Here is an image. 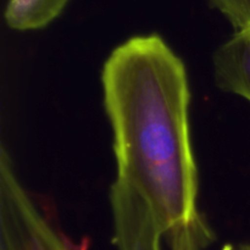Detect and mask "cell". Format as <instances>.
I'll list each match as a JSON object with an SVG mask.
<instances>
[{
    "label": "cell",
    "instance_id": "obj_1",
    "mask_svg": "<svg viewBox=\"0 0 250 250\" xmlns=\"http://www.w3.org/2000/svg\"><path fill=\"white\" fill-rule=\"evenodd\" d=\"M102 85L116 179L149 203L170 250H205L215 235L198 210L182 59L158 34L134 36L111 51Z\"/></svg>",
    "mask_w": 250,
    "mask_h": 250
},
{
    "label": "cell",
    "instance_id": "obj_2",
    "mask_svg": "<svg viewBox=\"0 0 250 250\" xmlns=\"http://www.w3.org/2000/svg\"><path fill=\"white\" fill-rule=\"evenodd\" d=\"M0 250H80L49 223L0 151Z\"/></svg>",
    "mask_w": 250,
    "mask_h": 250
},
{
    "label": "cell",
    "instance_id": "obj_3",
    "mask_svg": "<svg viewBox=\"0 0 250 250\" xmlns=\"http://www.w3.org/2000/svg\"><path fill=\"white\" fill-rule=\"evenodd\" d=\"M217 87L250 102V27L236 31L214 54Z\"/></svg>",
    "mask_w": 250,
    "mask_h": 250
},
{
    "label": "cell",
    "instance_id": "obj_4",
    "mask_svg": "<svg viewBox=\"0 0 250 250\" xmlns=\"http://www.w3.org/2000/svg\"><path fill=\"white\" fill-rule=\"evenodd\" d=\"M68 0H9L5 20L17 31L43 28L55 20Z\"/></svg>",
    "mask_w": 250,
    "mask_h": 250
},
{
    "label": "cell",
    "instance_id": "obj_5",
    "mask_svg": "<svg viewBox=\"0 0 250 250\" xmlns=\"http://www.w3.org/2000/svg\"><path fill=\"white\" fill-rule=\"evenodd\" d=\"M236 31L250 27V0H209Z\"/></svg>",
    "mask_w": 250,
    "mask_h": 250
}]
</instances>
